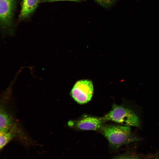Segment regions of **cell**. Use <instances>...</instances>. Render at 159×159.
I'll use <instances>...</instances> for the list:
<instances>
[{
  "mask_svg": "<svg viewBox=\"0 0 159 159\" xmlns=\"http://www.w3.org/2000/svg\"><path fill=\"white\" fill-rule=\"evenodd\" d=\"M97 3L106 8H108L115 3L118 0H94Z\"/></svg>",
  "mask_w": 159,
  "mask_h": 159,
  "instance_id": "obj_9",
  "label": "cell"
},
{
  "mask_svg": "<svg viewBox=\"0 0 159 159\" xmlns=\"http://www.w3.org/2000/svg\"></svg>",
  "mask_w": 159,
  "mask_h": 159,
  "instance_id": "obj_14",
  "label": "cell"
},
{
  "mask_svg": "<svg viewBox=\"0 0 159 159\" xmlns=\"http://www.w3.org/2000/svg\"><path fill=\"white\" fill-rule=\"evenodd\" d=\"M16 3V0H0V22L3 28L12 26Z\"/></svg>",
  "mask_w": 159,
  "mask_h": 159,
  "instance_id": "obj_4",
  "label": "cell"
},
{
  "mask_svg": "<svg viewBox=\"0 0 159 159\" xmlns=\"http://www.w3.org/2000/svg\"><path fill=\"white\" fill-rule=\"evenodd\" d=\"M15 127L14 126L7 132L0 135V148L2 149L15 136Z\"/></svg>",
  "mask_w": 159,
  "mask_h": 159,
  "instance_id": "obj_8",
  "label": "cell"
},
{
  "mask_svg": "<svg viewBox=\"0 0 159 159\" xmlns=\"http://www.w3.org/2000/svg\"><path fill=\"white\" fill-rule=\"evenodd\" d=\"M118 159H138L137 158L132 157H126L121 158Z\"/></svg>",
  "mask_w": 159,
  "mask_h": 159,
  "instance_id": "obj_11",
  "label": "cell"
},
{
  "mask_svg": "<svg viewBox=\"0 0 159 159\" xmlns=\"http://www.w3.org/2000/svg\"></svg>",
  "mask_w": 159,
  "mask_h": 159,
  "instance_id": "obj_12",
  "label": "cell"
},
{
  "mask_svg": "<svg viewBox=\"0 0 159 159\" xmlns=\"http://www.w3.org/2000/svg\"><path fill=\"white\" fill-rule=\"evenodd\" d=\"M41 0H23L18 19L23 20L29 18L35 11Z\"/></svg>",
  "mask_w": 159,
  "mask_h": 159,
  "instance_id": "obj_6",
  "label": "cell"
},
{
  "mask_svg": "<svg viewBox=\"0 0 159 159\" xmlns=\"http://www.w3.org/2000/svg\"><path fill=\"white\" fill-rule=\"evenodd\" d=\"M93 93V86L92 81L83 80L77 81L70 92L74 100L80 104H85L91 99Z\"/></svg>",
  "mask_w": 159,
  "mask_h": 159,
  "instance_id": "obj_3",
  "label": "cell"
},
{
  "mask_svg": "<svg viewBox=\"0 0 159 159\" xmlns=\"http://www.w3.org/2000/svg\"><path fill=\"white\" fill-rule=\"evenodd\" d=\"M129 127L118 125H107L103 126L100 130L111 145L118 147L140 140L132 134Z\"/></svg>",
  "mask_w": 159,
  "mask_h": 159,
  "instance_id": "obj_1",
  "label": "cell"
},
{
  "mask_svg": "<svg viewBox=\"0 0 159 159\" xmlns=\"http://www.w3.org/2000/svg\"><path fill=\"white\" fill-rule=\"evenodd\" d=\"M105 121L102 117H87L75 122H70L77 129L82 130H100Z\"/></svg>",
  "mask_w": 159,
  "mask_h": 159,
  "instance_id": "obj_5",
  "label": "cell"
},
{
  "mask_svg": "<svg viewBox=\"0 0 159 159\" xmlns=\"http://www.w3.org/2000/svg\"><path fill=\"white\" fill-rule=\"evenodd\" d=\"M12 125L11 116L3 109L0 112V135L8 132Z\"/></svg>",
  "mask_w": 159,
  "mask_h": 159,
  "instance_id": "obj_7",
  "label": "cell"
},
{
  "mask_svg": "<svg viewBox=\"0 0 159 159\" xmlns=\"http://www.w3.org/2000/svg\"><path fill=\"white\" fill-rule=\"evenodd\" d=\"M105 121L110 120L126 126L138 127V117L130 109L114 104L111 111L102 117Z\"/></svg>",
  "mask_w": 159,
  "mask_h": 159,
  "instance_id": "obj_2",
  "label": "cell"
},
{
  "mask_svg": "<svg viewBox=\"0 0 159 159\" xmlns=\"http://www.w3.org/2000/svg\"></svg>",
  "mask_w": 159,
  "mask_h": 159,
  "instance_id": "obj_13",
  "label": "cell"
},
{
  "mask_svg": "<svg viewBox=\"0 0 159 159\" xmlns=\"http://www.w3.org/2000/svg\"><path fill=\"white\" fill-rule=\"evenodd\" d=\"M80 1V0H41V2H50L60 1H68L78 2H79Z\"/></svg>",
  "mask_w": 159,
  "mask_h": 159,
  "instance_id": "obj_10",
  "label": "cell"
}]
</instances>
